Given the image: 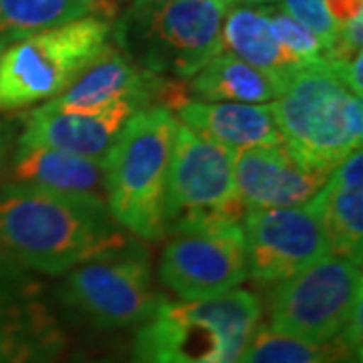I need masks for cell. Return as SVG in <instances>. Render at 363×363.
Segmentation results:
<instances>
[{"label": "cell", "mask_w": 363, "mask_h": 363, "mask_svg": "<svg viewBox=\"0 0 363 363\" xmlns=\"http://www.w3.org/2000/svg\"><path fill=\"white\" fill-rule=\"evenodd\" d=\"M111 2H116L117 6L119 2H125L130 6V4H156V2H168V0H111Z\"/></svg>", "instance_id": "26"}, {"label": "cell", "mask_w": 363, "mask_h": 363, "mask_svg": "<svg viewBox=\"0 0 363 363\" xmlns=\"http://www.w3.org/2000/svg\"><path fill=\"white\" fill-rule=\"evenodd\" d=\"M327 178L303 168L283 143L234 152V182L245 210L303 206Z\"/></svg>", "instance_id": "13"}, {"label": "cell", "mask_w": 363, "mask_h": 363, "mask_svg": "<svg viewBox=\"0 0 363 363\" xmlns=\"http://www.w3.org/2000/svg\"><path fill=\"white\" fill-rule=\"evenodd\" d=\"M91 363H111V362H91Z\"/></svg>", "instance_id": "31"}, {"label": "cell", "mask_w": 363, "mask_h": 363, "mask_svg": "<svg viewBox=\"0 0 363 363\" xmlns=\"http://www.w3.org/2000/svg\"><path fill=\"white\" fill-rule=\"evenodd\" d=\"M176 121L198 138L233 152L281 143L269 104H204L190 99L178 109Z\"/></svg>", "instance_id": "14"}, {"label": "cell", "mask_w": 363, "mask_h": 363, "mask_svg": "<svg viewBox=\"0 0 363 363\" xmlns=\"http://www.w3.org/2000/svg\"><path fill=\"white\" fill-rule=\"evenodd\" d=\"M271 26L281 47L297 61L301 69L321 63L325 55L323 43L317 39L307 26L295 21L286 11L271 9Z\"/></svg>", "instance_id": "21"}, {"label": "cell", "mask_w": 363, "mask_h": 363, "mask_svg": "<svg viewBox=\"0 0 363 363\" xmlns=\"http://www.w3.org/2000/svg\"><path fill=\"white\" fill-rule=\"evenodd\" d=\"M59 297L69 311L101 329L142 325L162 301L152 286L147 250L130 238L71 269Z\"/></svg>", "instance_id": "8"}, {"label": "cell", "mask_w": 363, "mask_h": 363, "mask_svg": "<svg viewBox=\"0 0 363 363\" xmlns=\"http://www.w3.org/2000/svg\"><path fill=\"white\" fill-rule=\"evenodd\" d=\"M323 2L327 14L335 23V28L363 16V0H323Z\"/></svg>", "instance_id": "23"}, {"label": "cell", "mask_w": 363, "mask_h": 363, "mask_svg": "<svg viewBox=\"0 0 363 363\" xmlns=\"http://www.w3.org/2000/svg\"><path fill=\"white\" fill-rule=\"evenodd\" d=\"M111 45L113 25L101 16H83L9 43L0 52V111L57 99Z\"/></svg>", "instance_id": "6"}, {"label": "cell", "mask_w": 363, "mask_h": 363, "mask_svg": "<svg viewBox=\"0 0 363 363\" xmlns=\"http://www.w3.org/2000/svg\"><path fill=\"white\" fill-rule=\"evenodd\" d=\"M125 240L105 202L18 182L0 190V255L25 269L63 274Z\"/></svg>", "instance_id": "1"}, {"label": "cell", "mask_w": 363, "mask_h": 363, "mask_svg": "<svg viewBox=\"0 0 363 363\" xmlns=\"http://www.w3.org/2000/svg\"><path fill=\"white\" fill-rule=\"evenodd\" d=\"M6 45H9V43H6V40L2 39V37H0V52L4 51V47H6Z\"/></svg>", "instance_id": "30"}, {"label": "cell", "mask_w": 363, "mask_h": 363, "mask_svg": "<svg viewBox=\"0 0 363 363\" xmlns=\"http://www.w3.org/2000/svg\"><path fill=\"white\" fill-rule=\"evenodd\" d=\"M286 83L248 65L230 52H218L188 81L192 101L264 105L279 99Z\"/></svg>", "instance_id": "17"}, {"label": "cell", "mask_w": 363, "mask_h": 363, "mask_svg": "<svg viewBox=\"0 0 363 363\" xmlns=\"http://www.w3.org/2000/svg\"><path fill=\"white\" fill-rule=\"evenodd\" d=\"M176 128L178 121L168 109H140L104 160L107 210L119 226L143 240L166 234L164 206Z\"/></svg>", "instance_id": "4"}, {"label": "cell", "mask_w": 363, "mask_h": 363, "mask_svg": "<svg viewBox=\"0 0 363 363\" xmlns=\"http://www.w3.org/2000/svg\"><path fill=\"white\" fill-rule=\"evenodd\" d=\"M220 52H230L286 85L301 69L274 37L267 6L238 4L228 9L220 28Z\"/></svg>", "instance_id": "16"}, {"label": "cell", "mask_w": 363, "mask_h": 363, "mask_svg": "<svg viewBox=\"0 0 363 363\" xmlns=\"http://www.w3.org/2000/svg\"><path fill=\"white\" fill-rule=\"evenodd\" d=\"M11 359V339L4 335L0 327V363H6Z\"/></svg>", "instance_id": "24"}, {"label": "cell", "mask_w": 363, "mask_h": 363, "mask_svg": "<svg viewBox=\"0 0 363 363\" xmlns=\"http://www.w3.org/2000/svg\"><path fill=\"white\" fill-rule=\"evenodd\" d=\"M101 2H104L105 6L109 9V13H111V14L117 13V4H116V2H111V0H101Z\"/></svg>", "instance_id": "28"}, {"label": "cell", "mask_w": 363, "mask_h": 363, "mask_svg": "<svg viewBox=\"0 0 363 363\" xmlns=\"http://www.w3.org/2000/svg\"><path fill=\"white\" fill-rule=\"evenodd\" d=\"M218 2L226 4V6H233V4H236V0H218Z\"/></svg>", "instance_id": "29"}, {"label": "cell", "mask_w": 363, "mask_h": 363, "mask_svg": "<svg viewBox=\"0 0 363 363\" xmlns=\"http://www.w3.org/2000/svg\"><path fill=\"white\" fill-rule=\"evenodd\" d=\"M283 11L303 26H307L323 43L325 51L331 47L335 39V23L327 14L323 0H283Z\"/></svg>", "instance_id": "22"}, {"label": "cell", "mask_w": 363, "mask_h": 363, "mask_svg": "<svg viewBox=\"0 0 363 363\" xmlns=\"http://www.w3.org/2000/svg\"><path fill=\"white\" fill-rule=\"evenodd\" d=\"M14 182L45 188L57 194L105 202L104 160L67 154L40 145H18Z\"/></svg>", "instance_id": "15"}, {"label": "cell", "mask_w": 363, "mask_h": 363, "mask_svg": "<svg viewBox=\"0 0 363 363\" xmlns=\"http://www.w3.org/2000/svg\"><path fill=\"white\" fill-rule=\"evenodd\" d=\"M317 210L331 250L362 262L363 255V192L343 188L333 180L325 182L311 200Z\"/></svg>", "instance_id": "19"}, {"label": "cell", "mask_w": 363, "mask_h": 363, "mask_svg": "<svg viewBox=\"0 0 363 363\" xmlns=\"http://www.w3.org/2000/svg\"><path fill=\"white\" fill-rule=\"evenodd\" d=\"M228 9L218 0L130 4L113 26V43L154 75L190 79L220 52Z\"/></svg>", "instance_id": "5"}, {"label": "cell", "mask_w": 363, "mask_h": 363, "mask_svg": "<svg viewBox=\"0 0 363 363\" xmlns=\"http://www.w3.org/2000/svg\"><path fill=\"white\" fill-rule=\"evenodd\" d=\"M271 105L286 152L305 169L329 176L362 147V97L353 95L323 63L303 67Z\"/></svg>", "instance_id": "3"}, {"label": "cell", "mask_w": 363, "mask_h": 363, "mask_svg": "<svg viewBox=\"0 0 363 363\" xmlns=\"http://www.w3.org/2000/svg\"><path fill=\"white\" fill-rule=\"evenodd\" d=\"M242 216L245 206L236 192L233 150L206 142L178 123L164 206L166 233L212 222H240Z\"/></svg>", "instance_id": "9"}, {"label": "cell", "mask_w": 363, "mask_h": 363, "mask_svg": "<svg viewBox=\"0 0 363 363\" xmlns=\"http://www.w3.org/2000/svg\"><path fill=\"white\" fill-rule=\"evenodd\" d=\"M83 16L111 21L113 14L101 0H0V37L13 43Z\"/></svg>", "instance_id": "18"}, {"label": "cell", "mask_w": 363, "mask_h": 363, "mask_svg": "<svg viewBox=\"0 0 363 363\" xmlns=\"http://www.w3.org/2000/svg\"><path fill=\"white\" fill-rule=\"evenodd\" d=\"M242 234L248 277L264 285L281 283L333 252L311 202L293 208L245 210Z\"/></svg>", "instance_id": "11"}, {"label": "cell", "mask_w": 363, "mask_h": 363, "mask_svg": "<svg viewBox=\"0 0 363 363\" xmlns=\"http://www.w3.org/2000/svg\"><path fill=\"white\" fill-rule=\"evenodd\" d=\"M283 0H236V4H245V6H264V4H277Z\"/></svg>", "instance_id": "25"}, {"label": "cell", "mask_w": 363, "mask_h": 363, "mask_svg": "<svg viewBox=\"0 0 363 363\" xmlns=\"http://www.w3.org/2000/svg\"><path fill=\"white\" fill-rule=\"evenodd\" d=\"M262 305L248 291L208 301H166L138 329L131 363H240Z\"/></svg>", "instance_id": "2"}, {"label": "cell", "mask_w": 363, "mask_h": 363, "mask_svg": "<svg viewBox=\"0 0 363 363\" xmlns=\"http://www.w3.org/2000/svg\"><path fill=\"white\" fill-rule=\"evenodd\" d=\"M4 147H6V143H4V131H2V125H0V164H2V157H4Z\"/></svg>", "instance_id": "27"}, {"label": "cell", "mask_w": 363, "mask_h": 363, "mask_svg": "<svg viewBox=\"0 0 363 363\" xmlns=\"http://www.w3.org/2000/svg\"><path fill=\"white\" fill-rule=\"evenodd\" d=\"M240 363H362V350L353 347L343 335L325 343H309L259 327Z\"/></svg>", "instance_id": "20"}, {"label": "cell", "mask_w": 363, "mask_h": 363, "mask_svg": "<svg viewBox=\"0 0 363 363\" xmlns=\"http://www.w3.org/2000/svg\"><path fill=\"white\" fill-rule=\"evenodd\" d=\"M145 107L150 105L142 99H121L89 111L55 109L45 104L25 113V131L18 145H40L91 160H105L128 119Z\"/></svg>", "instance_id": "12"}, {"label": "cell", "mask_w": 363, "mask_h": 363, "mask_svg": "<svg viewBox=\"0 0 363 363\" xmlns=\"http://www.w3.org/2000/svg\"><path fill=\"white\" fill-rule=\"evenodd\" d=\"M362 262L331 252L274 283L267 297V327L286 337L325 343L339 337L362 315Z\"/></svg>", "instance_id": "7"}, {"label": "cell", "mask_w": 363, "mask_h": 363, "mask_svg": "<svg viewBox=\"0 0 363 363\" xmlns=\"http://www.w3.org/2000/svg\"><path fill=\"white\" fill-rule=\"evenodd\" d=\"M247 279L242 220L212 222L174 233L160 259V281L182 301L228 295Z\"/></svg>", "instance_id": "10"}]
</instances>
